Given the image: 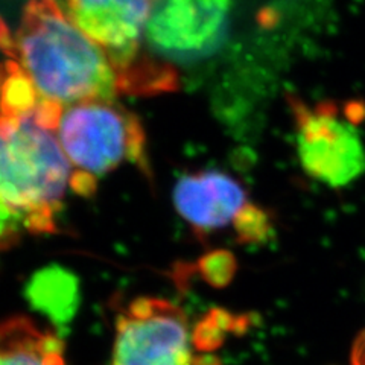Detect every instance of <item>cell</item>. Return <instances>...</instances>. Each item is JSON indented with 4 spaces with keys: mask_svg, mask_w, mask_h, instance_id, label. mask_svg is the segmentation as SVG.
Here are the masks:
<instances>
[{
    "mask_svg": "<svg viewBox=\"0 0 365 365\" xmlns=\"http://www.w3.org/2000/svg\"><path fill=\"white\" fill-rule=\"evenodd\" d=\"M111 365H193L186 312L155 297H139L116 318Z\"/></svg>",
    "mask_w": 365,
    "mask_h": 365,
    "instance_id": "cell-5",
    "label": "cell"
},
{
    "mask_svg": "<svg viewBox=\"0 0 365 365\" xmlns=\"http://www.w3.org/2000/svg\"><path fill=\"white\" fill-rule=\"evenodd\" d=\"M26 235H31V227L9 174L5 137L0 128V255L19 245Z\"/></svg>",
    "mask_w": 365,
    "mask_h": 365,
    "instance_id": "cell-9",
    "label": "cell"
},
{
    "mask_svg": "<svg viewBox=\"0 0 365 365\" xmlns=\"http://www.w3.org/2000/svg\"><path fill=\"white\" fill-rule=\"evenodd\" d=\"M297 154L307 175L330 187H342L365 173V145L351 108L336 102L317 104L291 96Z\"/></svg>",
    "mask_w": 365,
    "mask_h": 365,
    "instance_id": "cell-4",
    "label": "cell"
},
{
    "mask_svg": "<svg viewBox=\"0 0 365 365\" xmlns=\"http://www.w3.org/2000/svg\"><path fill=\"white\" fill-rule=\"evenodd\" d=\"M174 204L198 235L235 225L250 205L244 187L220 170L182 175L174 189Z\"/></svg>",
    "mask_w": 365,
    "mask_h": 365,
    "instance_id": "cell-7",
    "label": "cell"
},
{
    "mask_svg": "<svg viewBox=\"0 0 365 365\" xmlns=\"http://www.w3.org/2000/svg\"><path fill=\"white\" fill-rule=\"evenodd\" d=\"M0 365H68L64 342L34 319L16 315L0 322Z\"/></svg>",
    "mask_w": 365,
    "mask_h": 365,
    "instance_id": "cell-8",
    "label": "cell"
},
{
    "mask_svg": "<svg viewBox=\"0 0 365 365\" xmlns=\"http://www.w3.org/2000/svg\"><path fill=\"white\" fill-rule=\"evenodd\" d=\"M235 228L241 241H260V239H264L268 235L269 230L268 215L250 204L235 222Z\"/></svg>",
    "mask_w": 365,
    "mask_h": 365,
    "instance_id": "cell-10",
    "label": "cell"
},
{
    "mask_svg": "<svg viewBox=\"0 0 365 365\" xmlns=\"http://www.w3.org/2000/svg\"><path fill=\"white\" fill-rule=\"evenodd\" d=\"M232 0H158L146 26L154 49L174 58H193L218 44Z\"/></svg>",
    "mask_w": 365,
    "mask_h": 365,
    "instance_id": "cell-6",
    "label": "cell"
},
{
    "mask_svg": "<svg viewBox=\"0 0 365 365\" xmlns=\"http://www.w3.org/2000/svg\"><path fill=\"white\" fill-rule=\"evenodd\" d=\"M0 49L20 66L43 101L67 107L114 101L119 91L107 53L58 0H29L14 32L0 20Z\"/></svg>",
    "mask_w": 365,
    "mask_h": 365,
    "instance_id": "cell-1",
    "label": "cell"
},
{
    "mask_svg": "<svg viewBox=\"0 0 365 365\" xmlns=\"http://www.w3.org/2000/svg\"><path fill=\"white\" fill-rule=\"evenodd\" d=\"M351 365H365V330L359 334L351 349Z\"/></svg>",
    "mask_w": 365,
    "mask_h": 365,
    "instance_id": "cell-11",
    "label": "cell"
},
{
    "mask_svg": "<svg viewBox=\"0 0 365 365\" xmlns=\"http://www.w3.org/2000/svg\"><path fill=\"white\" fill-rule=\"evenodd\" d=\"M56 135L72 165L76 195H93L98 178L123 163L146 169L142 123L114 101H86L64 107Z\"/></svg>",
    "mask_w": 365,
    "mask_h": 365,
    "instance_id": "cell-2",
    "label": "cell"
},
{
    "mask_svg": "<svg viewBox=\"0 0 365 365\" xmlns=\"http://www.w3.org/2000/svg\"><path fill=\"white\" fill-rule=\"evenodd\" d=\"M158 0H66L67 16L104 51L119 91L139 95L158 75L160 63L142 51V38Z\"/></svg>",
    "mask_w": 365,
    "mask_h": 365,
    "instance_id": "cell-3",
    "label": "cell"
}]
</instances>
